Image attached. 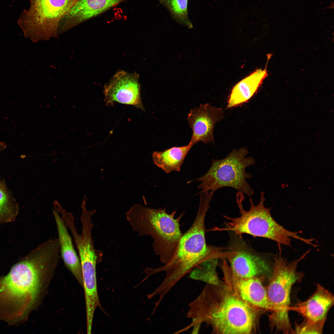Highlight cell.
I'll list each match as a JSON object with an SVG mask.
<instances>
[{
	"instance_id": "obj_1",
	"label": "cell",
	"mask_w": 334,
	"mask_h": 334,
	"mask_svg": "<svg viewBox=\"0 0 334 334\" xmlns=\"http://www.w3.org/2000/svg\"><path fill=\"white\" fill-rule=\"evenodd\" d=\"M59 262L56 253L40 244L0 278V319L15 323L25 319L42 293Z\"/></svg>"
},
{
	"instance_id": "obj_2",
	"label": "cell",
	"mask_w": 334,
	"mask_h": 334,
	"mask_svg": "<svg viewBox=\"0 0 334 334\" xmlns=\"http://www.w3.org/2000/svg\"><path fill=\"white\" fill-rule=\"evenodd\" d=\"M218 289L216 285L206 286L188 305L187 317L191 322L188 330L203 323L221 334H250L254 329L257 309L242 300L228 287Z\"/></svg>"
},
{
	"instance_id": "obj_3",
	"label": "cell",
	"mask_w": 334,
	"mask_h": 334,
	"mask_svg": "<svg viewBox=\"0 0 334 334\" xmlns=\"http://www.w3.org/2000/svg\"><path fill=\"white\" fill-rule=\"evenodd\" d=\"M213 194L200 193L199 203L195 220L190 229L182 234L176 250L170 260L158 268H148L149 276L162 272L164 280L158 286L162 293H167L185 275L202 262L213 259L227 258L231 254L226 248L207 245L205 238V219L210 208Z\"/></svg>"
},
{
	"instance_id": "obj_4",
	"label": "cell",
	"mask_w": 334,
	"mask_h": 334,
	"mask_svg": "<svg viewBox=\"0 0 334 334\" xmlns=\"http://www.w3.org/2000/svg\"><path fill=\"white\" fill-rule=\"evenodd\" d=\"M176 213L169 214L165 208H152L140 204L134 205L126 213L134 231L140 236L152 238L153 251L164 265L173 257L182 235L179 222L184 213L174 218Z\"/></svg>"
},
{
	"instance_id": "obj_5",
	"label": "cell",
	"mask_w": 334,
	"mask_h": 334,
	"mask_svg": "<svg viewBox=\"0 0 334 334\" xmlns=\"http://www.w3.org/2000/svg\"><path fill=\"white\" fill-rule=\"evenodd\" d=\"M263 191L260 193V200L256 205L250 198V208L245 210L242 202L244 200V194L238 192L236 195V203L240 216L231 218L226 216H223L228 220L225 222V227H215L212 230L219 231H227L233 232L235 235L242 237L246 234L255 237L268 238L276 242L279 247L282 245L291 246V238L298 240L307 244L310 243V239H306L298 235L302 232H292L285 229L278 224L273 218L270 212L271 208L264 205L265 199Z\"/></svg>"
},
{
	"instance_id": "obj_6",
	"label": "cell",
	"mask_w": 334,
	"mask_h": 334,
	"mask_svg": "<svg viewBox=\"0 0 334 334\" xmlns=\"http://www.w3.org/2000/svg\"><path fill=\"white\" fill-rule=\"evenodd\" d=\"M309 253L300 258L288 262L280 253L273 259L272 274L266 289L268 300L272 311L270 321L272 328L285 333H292L288 316L290 295L292 286L300 282L303 276L297 270L299 262Z\"/></svg>"
},
{
	"instance_id": "obj_7",
	"label": "cell",
	"mask_w": 334,
	"mask_h": 334,
	"mask_svg": "<svg viewBox=\"0 0 334 334\" xmlns=\"http://www.w3.org/2000/svg\"><path fill=\"white\" fill-rule=\"evenodd\" d=\"M248 154L246 148H241L233 149L224 158L212 159L207 173L197 179L200 182L198 187L201 192L214 193L222 188L230 187L249 197L252 195L254 190L247 182L252 175L246 169L254 165L255 161L252 157L247 156Z\"/></svg>"
},
{
	"instance_id": "obj_8",
	"label": "cell",
	"mask_w": 334,
	"mask_h": 334,
	"mask_svg": "<svg viewBox=\"0 0 334 334\" xmlns=\"http://www.w3.org/2000/svg\"><path fill=\"white\" fill-rule=\"evenodd\" d=\"M77 0H30L18 22L24 34L37 42L58 37L60 22Z\"/></svg>"
},
{
	"instance_id": "obj_9",
	"label": "cell",
	"mask_w": 334,
	"mask_h": 334,
	"mask_svg": "<svg viewBox=\"0 0 334 334\" xmlns=\"http://www.w3.org/2000/svg\"><path fill=\"white\" fill-rule=\"evenodd\" d=\"M232 233L228 247L232 253L227 258L233 273L240 277L251 278L272 272L273 262L270 258L272 255L255 251L242 237Z\"/></svg>"
},
{
	"instance_id": "obj_10",
	"label": "cell",
	"mask_w": 334,
	"mask_h": 334,
	"mask_svg": "<svg viewBox=\"0 0 334 334\" xmlns=\"http://www.w3.org/2000/svg\"><path fill=\"white\" fill-rule=\"evenodd\" d=\"M222 260L221 267L227 286L250 305L259 309L271 311L266 289L259 278L237 276L233 273L225 258Z\"/></svg>"
},
{
	"instance_id": "obj_11",
	"label": "cell",
	"mask_w": 334,
	"mask_h": 334,
	"mask_svg": "<svg viewBox=\"0 0 334 334\" xmlns=\"http://www.w3.org/2000/svg\"><path fill=\"white\" fill-rule=\"evenodd\" d=\"M105 101L107 106L115 102L132 105L145 111L140 95L138 76L124 71L115 74L104 88Z\"/></svg>"
},
{
	"instance_id": "obj_12",
	"label": "cell",
	"mask_w": 334,
	"mask_h": 334,
	"mask_svg": "<svg viewBox=\"0 0 334 334\" xmlns=\"http://www.w3.org/2000/svg\"><path fill=\"white\" fill-rule=\"evenodd\" d=\"M82 232L79 234L75 223L71 222L67 225L73 237L78 249L82 276L91 278L96 275L97 265L101 262L103 253L96 249L94 246L92 237V229L94 225L92 218L85 216L81 219Z\"/></svg>"
},
{
	"instance_id": "obj_13",
	"label": "cell",
	"mask_w": 334,
	"mask_h": 334,
	"mask_svg": "<svg viewBox=\"0 0 334 334\" xmlns=\"http://www.w3.org/2000/svg\"><path fill=\"white\" fill-rule=\"evenodd\" d=\"M223 116L221 108L209 103L201 104L191 109L187 120L192 133L189 143L193 146L199 141L205 143L214 142L215 125Z\"/></svg>"
},
{
	"instance_id": "obj_14",
	"label": "cell",
	"mask_w": 334,
	"mask_h": 334,
	"mask_svg": "<svg viewBox=\"0 0 334 334\" xmlns=\"http://www.w3.org/2000/svg\"><path fill=\"white\" fill-rule=\"evenodd\" d=\"M126 0H77L61 19L60 29L64 32Z\"/></svg>"
},
{
	"instance_id": "obj_15",
	"label": "cell",
	"mask_w": 334,
	"mask_h": 334,
	"mask_svg": "<svg viewBox=\"0 0 334 334\" xmlns=\"http://www.w3.org/2000/svg\"><path fill=\"white\" fill-rule=\"evenodd\" d=\"M334 300L333 295L318 284L314 293L308 299L290 306L288 311L297 312L305 319L312 321L326 320L327 313L333 305Z\"/></svg>"
},
{
	"instance_id": "obj_16",
	"label": "cell",
	"mask_w": 334,
	"mask_h": 334,
	"mask_svg": "<svg viewBox=\"0 0 334 334\" xmlns=\"http://www.w3.org/2000/svg\"><path fill=\"white\" fill-rule=\"evenodd\" d=\"M53 212L58 232L61 257L66 267L83 286L79 258L74 248L67 227L59 213L55 209L53 210Z\"/></svg>"
},
{
	"instance_id": "obj_17",
	"label": "cell",
	"mask_w": 334,
	"mask_h": 334,
	"mask_svg": "<svg viewBox=\"0 0 334 334\" xmlns=\"http://www.w3.org/2000/svg\"><path fill=\"white\" fill-rule=\"evenodd\" d=\"M267 75L266 68L259 69L238 83L232 89L227 107L232 108L247 102L256 92Z\"/></svg>"
},
{
	"instance_id": "obj_18",
	"label": "cell",
	"mask_w": 334,
	"mask_h": 334,
	"mask_svg": "<svg viewBox=\"0 0 334 334\" xmlns=\"http://www.w3.org/2000/svg\"><path fill=\"white\" fill-rule=\"evenodd\" d=\"M193 146L189 143L181 147H173L163 151H155L152 154L154 163L168 173L180 171L184 160Z\"/></svg>"
},
{
	"instance_id": "obj_19",
	"label": "cell",
	"mask_w": 334,
	"mask_h": 334,
	"mask_svg": "<svg viewBox=\"0 0 334 334\" xmlns=\"http://www.w3.org/2000/svg\"><path fill=\"white\" fill-rule=\"evenodd\" d=\"M19 211L18 204L5 180L0 177V224L13 221Z\"/></svg>"
},
{
	"instance_id": "obj_20",
	"label": "cell",
	"mask_w": 334,
	"mask_h": 334,
	"mask_svg": "<svg viewBox=\"0 0 334 334\" xmlns=\"http://www.w3.org/2000/svg\"><path fill=\"white\" fill-rule=\"evenodd\" d=\"M218 258H213L202 262L193 268L190 274L192 279L201 280L209 284L218 285L216 272Z\"/></svg>"
},
{
	"instance_id": "obj_21",
	"label": "cell",
	"mask_w": 334,
	"mask_h": 334,
	"mask_svg": "<svg viewBox=\"0 0 334 334\" xmlns=\"http://www.w3.org/2000/svg\"><path fill=\"white\" fill-rule=\"evenodd\" d=\"M188 0H159L169 12L173 18L178 23L191 28L192 23L188 16Z\"/></svg>"
},
{
	"instance_id": "obj_22",
	"label": "cell",
	"mask_w": 334,
	"mask_h": 334,
	"mask_svg": "<svg viewBox=\"0 0 334 334\" xmlns=\"http://www.w3.org/2000/svg\"><path fill=\"white\" fill-rule=\"evenodd\" d=\"M325 321L314 322L305 319L301 324L296 326L292 333H322Z\"/></svg>"
},
{
	"instance_id": "obj_23",
	"label": "cell",
	"mask_w": 334,
	"mask_h": 334,
	"mask_svg": "<svg viewBox=\"0 0 334 334\" xmlns=\"http://www.w3.org/2000/svg\"><path fill=\"white\" fill-rule=\"evenodd\" d=\"M6 147V145L4 142L0 141V153L4 150Z\"/></svg>"
}]
</instances>
